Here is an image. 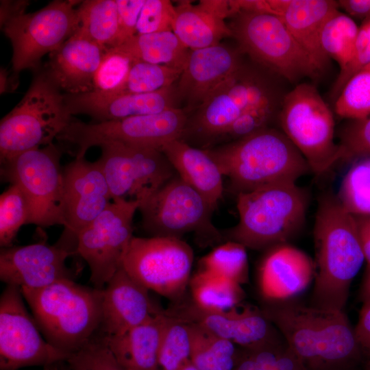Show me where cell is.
<instances>
[{"instance_id": "e0dca14e", "label": "cell", "mask_w": 370, "mask_h": 370, "mask_svg": "<svg viewBox=\"0 0 370 370\" xmlns=\"http://www.w3.org/2000/svg\"><path fill=\"white\" fill-rule=\"evenodd\" d=\"M99 147L101 152L97 162L112 200L130 197L140 201L176 173L160 150L118 142L106 143Z\"/></svg>"}, {"instance_id": "83f0119b", "label": "cell", "mask_w": 370, "mask_h": 370, "mask_svg": "<svg viewBox=\"0 0 370 370\" xmlns=\"http://www.w3.org/2000/svg\"><path fill=\"white\" fill-rule=\"evenodd\" d=\"M160 151L178 176L199 193L215 209L223 195V175L206 150L177 139L166 143Z\"/></svg>"}, {"instance_id": "44dd1931", "label": "cell", "mask_w": 370, "mask_h": 370, "mask_svg": "<svg viewBox=\"0 0 370 370\" xmlns=\"http://www.w3.org/2000/svg\"><path fill=\"white\" fill-rule=\"evenodd\" d=\"M149 290L121 267L103 289L98 334H120L164 311L151 299Z\"/></svg>"}, {"instance_id": "484cf974", "label": "cell", "mask_w": 370, "mask_h": 370, "mask_svg": "<svg viewBox=\"0 0 370 370\" xmlns=\"http://www.w3.org/2000/svg\"><path fill=\"white\" fill-rule=\"evenodd\" d=\"M66 106L73 114H86L95 123L160 113L175 107L177 91L172 86L158 91L106 96L92 92L64 94Z\"/></svg>"}, {"instance_id": "9f6ffc18", "label": "cell", "mask_w": 370, "mask_h": 370, "mask_svg": "<svg viewBox=\"0 0 370 370\" xmlns=\"http://www.w3.org/2000/svg\"><path fill=\"white\" fill-rule=\"evenodd\" d=\"M353 370H356V369H353Z\"/></svg>"}, {"instance_id": "cb8c5ba5", "label": "cell", "mask_w": 370, "mask_h": 370, "mask_svg": "<svg viewBox=\"0 0 370 370\" xmlns=\"http://www.w3.org/2000/svg\"><path fill=\"white\" fill-rule=\"evenodd\" d=\"M312 260L288 243L268 249L258 272V287L267 304L286 301L299 294L314 278Z\"/></svg>"}, {"instance_id": "e575fe53", "label": "cell", "mask_w": 370, "mask_h": 370, "mask_svg": "<svg viewBox=\"0 0 370 370\" xmlns=\"http://www.w3.org/2000/svg\"><path fill=\"white\" fill-rule=\"evenodd\" d=\"M166 315L158 353V370H180L191 363L190 328L188 323Z\"/></svg>"}, {"instance_id": "836d02e7", "label": "cell", "mask_w": 370, "mask_h": 370, "mask_svg": "<svg viewBox=\"0 0 370 370\" xmlns=\"http://www.w3.org/2000/svg\"><path fill=\"white\" fill-rule=\"evenodd\" d=\"M359 27L354 20L339 9L324 22L320 33L321 48L329 59L340 67V71L349 62L354 49Z\"/></svg>"}, {"instance_id": "1f68e13d", "label": "cell", "mask_w": 370, "mask_h": 370, "mask_svg": "<svg viewBox=\"0 0 370 370\" xmlns=\"http://www.w3.org/2000/svg\"><path fill=\"white\" fill-rule=\"evenodd\" d=\"M75 34L108 49L119 42V17L116 0L81 1L77 7Z\"/></svg>"}, {"instance_id": "5bb4252c", "label": "cell", "mask_w": 370, "mask_h": 370, "mask_svg": "<svg viewBox=\"0 0 370 370\" xmlns=\"http://www.w3.org/2000/svg\"><path fill=\"white\" fill-rule=\"evenodd\" d=\"M23 298L14 285H6L0 297V369L40 366L60 370L71 356L47 342Z\"/></svg>"}, {"instance_id": "52a82bcc", "label": "cell", "mask_w": 370, "mask_h": 370, "mask_svg": "<svg viewBox=\"0 0 370 370\" xmlns=\"http://www.w3.org/2000/svg\"><path fill=\"white\" fill-rule=\"evenodd\" d=\"M278 121L315 175H323L341 160L333 113L312 84H299L284 96Z\"/></svg>"}, {"instance_id": "ffe728a7", "label": "cell", "mask_w": 370, "mask_h": 370, "mask_svg": "<svg viewBox=\"0 0 370 370\" xmlns=\"http://www.w3.org/2000/svg\"><path fill=\"white\" fill-rule=\"evenodd\" d=\"M64 236L76 241L77 234L112 201L97 162L75 157L63 169Z\"/></svg>"}, {"instance_id": "7402d4cb", "label": "cell", "mask_w": 370, "mask_h": 370, "mask_svg": "<svg viewBox=\"0 0 370 370\" xmlns=\"http://www.w3.org/2000/svg\"><path fill=\"white\" fill-rule=\"evenodd\" d=\"M242 65L237 51L221 44L189 50L176 90L188 110L199 108Z\"/></svg>"}, {"instance_id": "f1b7e54d", "label": "cell", "mask_w": 370, "mask_h": 370, "mask_svg": "<svg viewBox=\"0 0 370 370\" xmlns=\"http://www.w3.org/2000/svg\"><path fill=\"white\" fill-rule=\"evenodd\" d=\"M165 310L127 332L101 336L116 361L126 370H158V353Z\"/></svg>"}, {"instance_id": "7c38bea8", "label": "cell", "mask_w": 370, "mask_h": 370, "mask_svg": "<svg viewBox=\"0 0 370 370\" xmlns=\"http://www.w3.org/2000/svg\"><path fill=\"white\" fill-rule=\"evenodd\" d=\"M193 260V249L181 238L134 236L121 267L149 291L177 302L188 287Z\"/></svg>"}, {"instance_id": "c3c4849f", "label": "cell", "mask_w": 370, "mask_h": 370, "mask_svg": "<svg viewBox=\"0 0 370 370\" xmlns=\"http://www.w3.org/2000/svg\"><path fill=\"white\" fill-rule=\"evenodd\" d=\"M338 8L352 18L370 20V0H339Z\"/></svg>"}, {"instance_id": "8fae6325", "label": "cell", "mask_w": 370, "mask_h": 370, "mask_svg": "<svg viewBox=\"0 0 370 370\" xmlns=\"http://www.w3.org/2000/svg\"><path fill=\"white\" fill-rule=\"evenodd\" d=\"M214 208L196 190L175 174L163 186L140 201L142 225L151 236L181 238L197 234L202 241H224L211 222Z\"/></svg>"}, {"instance_id": "ee69618b", "label": "cell", "mask_w": 370, "mask_h": 370, "mask_svg": "<svg viewBox=\"0 0 370 370\" xmlns=\"http://www.w3.org/2000/svg\"><path fill=\"white\" fill-rule=\"evenodd\" d=\"M341 160H352L370 156V116L351 120L341 130Z\"/></svg>"}, {"instance_id": "db71d44e", "label": "cell", "mask_w": 370, "mask_h": 370, "mask_svg": "<svg viewBox=\"0 0 370 370\" xmlns=\"http://www.w3.org/2000/svg\"><path fill=\"white\" fill-rule=\"evenodd\" d=\"M180 370H199L196 367H195L192 363L187 365Z\"/></svg>"}, {"instance_id": "60d3db41", "label": "cell", "mask_w": 370, "mask_h": 370, "mask_svg": "<svg viewBox=\"0 0 370 370\" xmlns=\"http://www.w3.org/2000/svg\"><path fill=\"white\" fill-rule=\"evenodd\" d=\"M132 62L125 53L109 49L95 76L92 92L106 96L115 95L126 79Z\"/></svg>"}, {"instance_id": "d4e9b609", "label": "cell", "mask_w": 370, "mask_h": 370, "mask_svg": "<svg viewBox=\"0 0 370 370\" xmlns=\"http://www.w3.org/2000/svg\"><path fill=\"white\" fill-rule=\"evenodd\" d=\"M108 48L74 34L49 53L43 70L64 94L79 95L93 90L94 79Z\"/></svg>"}, {"instance_id": "f907efd6", "label": "cell", "mask_w": 370, "mask_h": 370, "mask_svg": "<svg viewBox=\"0 0 370 370\" xmlns=\"http://www.w3.org/2000/svg\"><path fill=\"white\" fill-rule=\"evenodd\" d=\"M0 25L1 27L10 20L25 13L29 1L26 0L1 1Z\"/></svg>"}, {"instance_id": "4fadbf2b", "label": "cell", "mask_w": 370, "mask_h": 370, "mask_svg": "<svg viewBox=\"0 0 370 370\" xmlns=\"http://www.w3.org/2000/svg\"><path fill=\"white\" fill-rule=\"evenodd\" d=\"M187 123L184 111L176 107L106 122L87 123L73 119L57 139L76 145L75 157H85L90 147L109 142L160 150L166 143L182 138Z\"/></svg>"}, {"instance_id": "5b68a950", "label": "cell", "mask_w": 370, "mask_h": 370, "mask_svg": "<svg viewBox=\"0 0 370 370\" xmlns=\"http://www.w3.org/2000/svg\"><path fill=\"white\" fill-rule=\"evenodd\" d=\"M238 222L224 241L261 250L286 244L303 227L308 195L297 183L272 184L236 195Z\"/></svg>"}, {"instance_id": "4dcf8cb0", "label": "cell", "mask_w": 370, "mask_h": 370, "mask_svg": "<svg viewBox=\"0 0 370 370\" xmlns=\"http://www.w3.org/2000/svg\"><path fill=\"white\" fill-rule=\"evenodd\" d=\"M188 288L192 303L206 311L228 310L243 304L245 297L242 285L202 269L191 275Z\"/></svg>"}, {"instance_id": "3957f363", "label": "cell", "mask_w": 370, "mask_h": 370, "mask_svg": "<svg viewBox=\"0 0 370 370\" xmlns=\"http://www.w3.org/2000/svg\"><path fill=\"white\" fill-rule=\"evenodd\" d=\"M206 151L238 195L279 184L296 183L311 172L281 130L267 127Z\"/></svg>"}, {"instance_id": "9c48e42d", "label": "cell", "mask_w": 370, "mask_h": 370, "mask_svg": "<svg viewBox=\"0 0 370 370\" xmlns=\"http://www.w3.org/2000/svg\"><path fill=\"white\" fill-rule=\"evenodd\" d=\"M80 2L53 1L36 12L10 20L1 27L12 47L10 79L13 90L18 86L22 71H40L42 57L56 51L75 34L76 6Z\"/></svg>"}, {"instance_id": "f546056e", "label": "cell", "mask_w": 370, "mask_h": 370, "mask_svg": "<svg viewBox=\"0 0 370 370\" xmlns=\"http://www.w3.org/2000/svg\"><path fill=\"white\" fill-rule=\"evenodd\" d=\"M133 60L183 70L189 50L173 32L136 34L114 47Z\"/></svg>"}, {"instance_id": "603a6c76", "label": "cell", "mask_w": 370, "mask_h": 370, "mask_svg": "<svg viewBox=\"0 0 370 370\" xmlns=\"http://www.w3.org/2000/svg\"><path fill=\"white\" fill-rule=\"evenodd\" d=\"M259 12L279 17L309 56L318 71L326 69L329 58L320 43L324 22L336 10L333 0H260Z\"/></svg>"}, {"instance_id": "b9f144b4", "label": "cell", "mask_w": 370, "mask_h": 370, "mask_svg": "<svg viewBox=\"0 0 370 370\" xmlns=\"http://www.w3.org/2000/svg\"><path fill=\"white\" fill-rule=\"evenodd\" d=\"M60 370H126L115 359L101 336L97 335L72 354Z\"/></svg>"}, {"instance_id": "ba28073f", "label": "cell", "mask_w": 370, "mask_h": 370, "mask_svg": "<svg viewBox=\"0 0 370 370\" xmlns=\"http://www.w3.org/2000/svg\"><path fill=\"white\" fill-rule=\"evenodd\" d=\"M232 16V36L255 61L292 83L321 74L277 16L241 11Z\"/></svg>"}, {"instance_id": "4316f807", "label": "cell", "mask_w": 370, "mask_h": 370, "mask_svg": "<svg viewBox=\"0 0 370 370\" xmlns=\"http://www.w3.org/2000/svg\"><path fill=\"white\" fill-rule=\"evenodd\" d=\"M175 6L173 32L190 50L220 44L232 36L225 18L232 16L230 1L201 0L194 5L181 1Z\"/></svg>"}, {"instance_id": "6da1fadb", "label": "cell", "mask_w": 370, "mask_h": 370, "mask_svg": "<svg viewBox=\"0 0 370 370\" xmlns=\"http://www.w3.org/2000/svg\"><path fill=\"white\" fill-rule=\"evenodd\" d=\"M308 370L356 369L364 355L344 310L289 301L261 308Z\"/></svg>"}, {"instance_id": "f35d334b", "label": "cell", "mask_w": 370, "mask_h": 370, "mask_svg": "<svg viewBox=\"0 0 370 370\" xmlns=\"http://www.w3.org/2000/svg\"><path fill=\"white\" fill-rule=\"evenodd\" d=\"M334 111L338 116L350 120L370 116V63L345 83L336 98Z\"/></svg>"}, {"instance_id": "7bdbcfd3", "label": "cell", "mask_w": 370, "mask_h": 370, "mask_svg": "<svg viewBox=\"0 0 370 370\" xmlns=\"http://www.w3.org/2000/svg\"><path fill=\"white\" fill-rule=\"evenodd\" d=\"M175 6L168 0H145L136 27V34L173 32Z\"/></svg>"}, {"instance_id": "f5cc1de1", "label": "cell", "mask_w": 370, "mask_h": 370, "mask_svg": "<svg viewBox=\"0 0 370 370\" xmlns=\"http://www.w3.org/2000/svg\"><path fill=\"white\" fill-rule=\"evenodd\" d=\"M10 75L6 69L1 68L0 70V92L1 94L13 90Z\"/></svg>"}, {"instance_id": "9a60e30c", "label": "cell", "mask_w": 370, "mask_h": 370, "mask_svg": "<svg viewBox=\"0 0 370 370\" xmlns=\"http://www.w3.org/2000/svg\"><path fill=\"white\" fill-rule=\"evenodd\" d=\"M139 206L138 199H113L77 234V253L87 262L95 288L103 289L121 267L134 236L133 219Z\"/></svg>"}, {"instance_id": "7a4b0ae2", "label": "cell", "mask_w": 370, "mask_h": 370, "mask_svg": "<svg viewBox=\"0 0 370 370\" xmlns=\"http://www.w3.org/2000/svg\"><path fill=\"white\" fill-rule=\"evenodd\" d=\"M313 236L312 306L344 310L352 282L365 260L354 216L332 192L319 198Z\"/></svg>"}, {"instance_id": "8992f818", "label": "cell", "mask_w": 370, "mask_h": 370, "mask_svg": "<svg viewBox=\"0 0 370 370\" xmlns=\"http://www.w3.org/2000/svg\"><path fill=\"white\" fill-rule=\"evenodd\" d=\"M35 73L23 99L1 119V165L23 152L52 144L73 120L64 93L43 70Z\"/></svg>"}, {"instance_id": "277c9868", "label": "cell", "mask_w": 370, "mask_h": 370, "mask_svg": "<svg viewBox=\"0 0 370 370\" xmlns=\"http://www.w3.org/2000/svg\"><path fill=\"white\" fill-rule=\"evenodd\" d=\"M21 291L42 334L56 349L71 356L98 334L103 289L63 280Z\"/></svg>"}, {"instance_id": "d590c367", "label": "cell", "mask_w": 370, "mask_h": 370, "mask_svg": "<svg viewBox=\"0 0 370 370\" xmlns=\"http://www.w3.org/2000/svg\"><path fill=\"white\" fill-rule=\"evenodd\" d=\"M345 175L336 197L353 215H370V156L354 160Z\"/></svg>"}, {"instance_id": "74e56055", "label": "cell", "mask_w": 370, "mask_h": 370, "mask_svg": "<svg viewBox=\"0 0 370 370\" xmlns=\"http://www.w3.org/2000/svg\"><path fill=\"white\" fill-rule=\"evenodd\" d=\"M182 72L181 69L166 65L133 60L124 83L111 96L151 92L169 88L179 79Z\"/></svg>"}, {"instance_id": "bcb514c9", "label": "cell", "mask_w": 370, "mask_h": 370, "mask_svg": "<svg viewBox=\"0 0 370 370\" xmlns=\"http://www.w3.org/2000/svg\"><path fill=\"white\" fill-rule=\"evenodd\" d=\"M145 0H116L119 17L118 46L136 34L140 14Z\"/></svg>"}, {"instance_id": "8d00e7d4", "label": "cell", "mask_w": 370, "mask_h": 370, "mask_svg": "<svg viewBox=\"0 0 370 370\" xmlns=\"http://www.w3.org/2000/svg\"><path fill=\"white\" fill-rule=\"evenodd\" d=\"M246 249L237 242L226 241L200 260V269L224 276L243 286L249 280Z\"/></svg>"}, {"instance_id": "d6a6232c", "label": "cell", "mask_w": 370, "mask_h": 370, "mask_svg": "<svg viewBox=\"0 0 370 370\" xmlns=\"http://www.w3.org/2000/svg\"><path fill=\"white\" fill-rule=\"evenodd\" d=\"M188 323L191 338V363L199 370H234L242 353L236 345L196 324Z\"/></svg>"}, {"instance_id": "ac0fdd59", "label": "cell", "mask_w": 370, "mask_h": 370, "mask_svg": "<svg viewBox=\"0 0 370 370\" xmlns=\"http://www.w3.org/2000/svg\"><path fill=\"white\" fill-rule=\"evenodd\" d=\"M165 312L185 322L196 324L245 349L285 343L262 310L250 305L241 304L228 310L210 312L197 308L184 297Z\"/></svg>"}, {"instance_id": "ab89813d", "label": "cell", "mask_w": 370, "mask_h": 370, "mask_svg": "<svg viewBox=\"0 0 370 370\" xmlns=\"http://www.w3.org/2000/svg\"><path fill=\"white\" fill-rule=\"evenodd\" d=\"M29 210L27 199L18 186H10L0 195V245L12 246L20 230L28 223Z\"/></svg>"}, {"instance_id": "681fc988", "label": "cell", "mask_w": 370, "mask_h": 370, "mask_svg": "<svg viewBox=\"0 0 370 370\" xmlns=\"http://www.w3.org/2000/svg\"><path fill=\"white\" fill-rule=\"evenodd\" d=\"M353 216L365 260L367 262V266H370V215Z\"/></svg>"}, {"instance_id": "d6986e66", "label": "cell", "mask_w": 370, "mask_h": 370, "mask_svg": "<svg viewBox=\"0 0 370 370\" xmlns=\"http://www.w3.org/2000/svg\"><path fill=\"white\" fill-rule=\"evenodd\" d=\"M77 254L72 243L63 239L51 245L40 241L1 249L0 279L6 285L38 288L63 280H73L66 259Z\"/></svg>"}, {"instance_id": "11a10c76", "label": "cell", "mask_w": 370, "mask_h": 370, "mask_svg": "<svg viewBox=\"0 0 370 370\" xmlns=\"http://www.w3.org/2000/svg\"><path fill=\"white\" fill-rule=\"evenodd\" d=\"M364 370H370V355H369V359L365 364Z\"/></svg>"}, {"instance_id": "7dc6e473", "label": "cell", "mask_w": 370, "mask_h": 370, "mask_svg": "<svg viewBox=\"0 0 370 370\" xmlns=\"http://www.w3.org/2000/svg\"><path fill=\"white\" fill-rule=\"evenodd\" d=\"M354 330L364 354L370 355V301L363 303Z\"/></svg>"}, {"instance_id": "f6af8a7d", "label": "cell", "mask_w": 370, "mask_h": 370, "mask_svg": "<svg viewBox=\"0 0 370 370\" xmlns=\"http://www.w3.org/2000/svg\"><path fill=\"white\" fill-rule=\"evenodd\" d=\"M370 63V20L363 21L356 41L352 57L344 69L339 71L334 86L336 98L349 79Z\"/></svg>"}, {"instance_id": "816d5d0a", "label": "cell", "mask_w": 370, "mask_h": 370, "mask_svg": "<svg viewBox=\"0 0 370 370\" xmlns=\"http://www.w3.org/2000/svg\"><path fill=\"white\" fill-rule=\"evenodd\" d=\"M360 292L362 302L370 301V266L367 267Z\"/></svg>"}, {"instance_id": "2e32d148", "label": "cell", "mask_w": 370, "mask_h": 370, "mask_svg": "<svg viewBox=\"0 0 370 370\" xmlns=\"http://www.w3.org/2000/svg\"><path fill=\"white\" fill-rule=\"evenodd\" d=\"M282 101L267 79L242 64L199 108L184 135L190 132L204 138L223 136L245 112L281 106Z\"/></svg>"}, {"instance_id": "30bf717a", "label": "cell", "mask_w": 370, "mask_h": 370, "mask_svg": "<svg viewBox=\"0 0 370 370\" xmlns=\"http://www.w3.org/2000/svg\"><path fill=\"white\" fill-rule=\"evenodd\" d=\"M62 151L53 143L23 152L1 165V177L19 186L29 210L28 223L64 227Z\"/></svg>"}]
</instances>
